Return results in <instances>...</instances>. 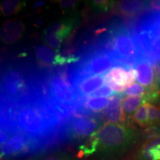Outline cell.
Masks as SVG:
<instances>
[{
    "mask_svg": "<svg viewBox=\"0 0 160 160\" xmlns=\"http://www.w3.org/2000/svg\"><path fill=\"white\" fill-rule=\"evenodd\" d=\"M2 108V129L43 140L57 131L58 112L43 97H31Z\"/></svg>",
    "mask_w": 160,
    "mask_h": 160,
    "instance_id": "1",
    "label": "cell"
},
{
    "mask_svg": "<svg viewBox=\"0 0 160 160\" xmlns=\"http://www.w3.org/2000/svg\"><path fill=\"white\" fill-rule=\"evenodd\" d=\"M97 152L103 159H116L131 151L139 142L140 133L132 123L102 124L96 133Z\"/></svg>",
    "mask_w": 160,
    "mask_h": 160,
    "instance_id": "2",
    "label": "cell"
},
{
    "mask_svg": "<svg viewBox=\"0 0 160 160\" xmlns=\"http://www.w3.org/2000/svg\"><path fill=\"white\" fill-rule=\"evenodd\" d=\"M33 81L27 69L17 64L5 66L2 71V97L17 103L33 97Z\"/></svg>",
    "mask_w": 160,
    "mask_h": 160,
    "instance_id": "3",
    "label": "cell"
},
{
    "mask_svg": "<svg viewBox=\"0 0 160 160\" xmlns=\"http://www.w3.org/2000/svg\"><path fill=\"white\" fill-rule=\"evenodd\" d=\"M133 33L142 57L151 62L160 61V11L144 17Z\"/></svg>",
    "mask_w": 160,
    "mask_h": 160,
    "instance_id": "4",
    "label": "cell"
},
{
    "mask_svg": "<svg viewBox=\"0 0 160 160\" xmlns=\"http://www.w3.org/2000/svg\"><path fill=\"white\" fill-rule=\"evenodd\" d=\"M108 52L119 65L133 67L136 62L142 57L134 33L125 27L115 30L107 41Z\"/></svg>",
    "mask_w": 160,
    "mask_h": 160,
    "instance_id": "5",
    "label": "cell"
},
{
    "mask_svg": "<svg viewBox=\"0 0 160 160\" xmlns=\"http://www.w3.org/2000/svg\"><path fill=\"white\" fill-rule=\"evenodd\" d=\"M67 75L64 71H55L51 73L46 82L50 103L61 115L73 108L79 98Z\"/></svg>",
    "mask_w": 160,
    "mask_h": 160,
    "instance_id": "6",
    "label": "cell"
},
{
    "mask_svg": "<svg viewBox=\"0 0 160 160\" xmlns=\"http://www.w3.org/2000/svg\"><path fill=\"white\" fill-rule=\"evenodd\" d=\"M119 65L117 61L107 51L100 50L91 53L82 62L76 67L72 74L73 82L84 77L104 74L108 72L114 65Z\"/></svg>",
    "mask_w": 160,
    "mask_h": 160,
    "instance_id": "7",
    "label": "cell"
},
{
    "mask_svg": "<svg viewBox=\"0 0 160 160\" xmlns=\"http://www.w3.org/2000/svg\"><path fill=\"white\" fill-rule=\"evenodd\" d=\"M8 139L1 145V159H13L28 156L42 146L41 140L23 132H10Z\"/></svg>",
    "mask_w": 160,
    "mask_h": 160,
    "instance_id": "8",
    "label": "cell"
},
{
    "mask_svg": "<svg viewBox=\"0 0 160 160\" xmlns=\"http://www.w3.org/2000/svg\"><path fill=\"white\" fill-rule=\"evenodd\" d=\"M102 125L99 120L93 117L74 118L70 122L68 134L73 139L87 140L97 133Z\"/></svg>",
    "mask_w": 160,
    "mask_h": 160,
    "instance_id": "9",
    "label": "cell"
},
{
    "mask_svg": "<svg viewBox=\"0 0 160 160\" xmlns=\"http://www.w3.org/2000/svg\"><path fill=\"white\" fill-rule=\"evenodd\" d=\"M132 67L117 65L111 68L104 76L105 83L107 86L117 93H123L131 85L129 69Z\"/></svg>",
    "mask_w": 160,
    "mask_h": 160,
    "instance_id": "10",
    "label": "cell"
},
{
    "mask_svg": "<svg viewBox=\"0 0 160 160\" xmlns=\"http://www.w3.org/2000/svg\"><path fill=\"white\" fill-rule=\"evenodd\" d=\"M129 160H160V138L142 139Z\"/></svg>",
    "mask_w": 160,
    "mask_h": 160,
    "instance_id": "11",
    "label": "cell"
},
{
    "mask_svg": "<svg viewBox=\"0 0 160 160\" xmlns=\"http://www.w3.org/2000/svg\"><path fill=\"white\" fill-rule=\"evenodd\" d=\"M133 68L137 73V81L140 85L147 88L159 87L155 85L154 71L150 60L145 57H141L136 62Z\"/></svg>",
    "mask_w": 160,
    "mask_h": 160,
    "instance_id": "12",
    "label": "cell"
},
{
    "mask_svg": "<svg viewBox=\"0 0 160 160\" xmlns=\"http://www.w3.org/2000/svg\"><path fill=\"white\" fill-rule=\"evenodd\" d=\"M105 119L107 122L113 124L130 123L127 121L123 111V98L120 94H114L109 99V104L105 109Z\"/></svg>",
    "mask_w": 160,
    "mask_h": 160,
    "instance_id": "13",
    "label": "cell"
},
{
    "mask_svg": "<svg viewBox=\"0 0 160 160\" xmlns=\"http://www.w3.org/2000/svg\"><path fill=\"white\" fill-rule=\"evenodd\" d=\"M104 76H93V77H84L73 82L74 88L77 95L81 97H88L93 92L102 87L105 80Z\"/></svg>",
    "mask_w": 160,
    "mask_h": 160,
    "instance_id": "14",
    "label": "cell"
},
{
    "mask_svg": "<svg viewBox=\"0 0 160 160\" xmlns=\"http://www.w3.org/2000/svg\"><path fill=\"white\" fill-rule=\"evenodd\" d=\"M25 25L21 21L8 20L2 24L1 28L2 41L5 44H12L22 37Z\"/></svg>",
    "mask_w": 160,
    "mask_h": 160,
    "instance_id": "15",
    "label": "cell"
},
{
    "mask_svg": "<svg viewBox=\"0 0 160 160\" xmlns=\"http://www.w3.org/2000/svg\"><path fill=\"white\" fill-rule=\"evenodd\" d=\"M34 53L38 62L42 65L51 67L58 66V57L59 53L46 45H38L35 48Z\"/></svg>",
    "mask_w": 160,
    "mask_h": 160,
    "instance_id": "16",
    "label": "cell"
},
{
    "mask_svg": "<svg viewBox=\"0 0 160 160\" xmlns=\"http://www.w3.org/2000/svg\"><path fill=\"white\" fill-rule=\"evenodd\" d=\"M75 21L76 20L73 18L63 19L62 21L51 24L45 31L49 33H55L63 42V40L66 39L69 37L75 24Z\"/></svg>",
    "mask_w": 160,
    "mask_h": 160,
    "instance_id": "17",
    "label": "cell"
},
{
    "mask_svg": "<svg viewBox=\"0 0 160 160\" xmlns=\"http://www.w3.org/2000/svg\"><path fill=\"white\" fill-rule=\"evenodd\" d=\"M149 4L145 1H120L117 3V10L122 15L133 17L145 10Z\"/></svg>",
    "mask_w": 160,
    "mask_h": 160,
    "instance_id": "18",
    "label": "cell"
},
{
    "mask_svg": "<svg viewBox=\"0 0 160 160\" xmlns=\"http://www.w3.org/2000/svg\"><path fill=\"white\" fill-rule=\"evenodd\" d=\"M147 103L145 97H126L123 98V111L125 117L128 122L131 123L136 111L141 105Z\"/></svg>",
    "mask_w": 160,
    "mask_h": 160,
    "instance_id": "19",
    "label": "cell"
},
{
    "mask_svg": "<svg viewBox=\"0 0 160 160\" xmlns=\"http://www.w3.org/2000/svg\"><path fill=\"white\" fill-rule=\"evenodd\" d=\"M25 5V2L19 0H3L1 2L0 11L2 15L5 17L17 14Z\"/></svg>",
    "mask_w": 160,
    "mask_h": 160,
    "instance_id": "20",
    "label": "cell"
},
{
    "mask_svg": "<svg viewBox=\"0 0 160 160\" xmlns=\"http://www.w3.org/2000/svg\"><path fill=\"white\" fill-rule=\"evenodd\" d=\"M109 99L105 97H88L84 102V106L94 112H100L107 108Z\"/></svg>",
    "mask_w": 160,
    "mask_h": 160,
    "instance_id": "21",
    "label": "cell"
},
{
    "mask_svg": "<svg viewBox=\"0 0 160 160\" xmlns=\"http://www.w3.org/2000/svg\"><path fill=\"white\" fill-rule=\"evenodd\" d=\"M148 103H145L140 106L132 118L133 121L136 124H137L139 127L145 128L150 127L148 113Z\"/></svg>",
    "mask_w": 160,
    "mask_h": 160,
    "instance_id": "22",
    "label": "cell"
},
{
    "mask_svg": "<svg viewBox=\"0 0 160 160\" xmlns=\"http://www.w3.org/2000/svg\"><path fill=\"white\" fill-rule=\"evenodd\" d=\"M151 89L152 88H147L140 84L134 83L128 87L124 93L128 97H144V96L148 94Z\"/></svg>",
    "mask_w": 160,
    "mask_h": 160,
    "instance_id": "23",
    "label": "cell"
},
{
    "mask_svg": "<svg viewBox=\"0 0 160 160\" xmlns=\"http://www.w3.org/2000/svg\"><path fill=\"white\" fill-rule=\"evenodd\" d=\"M149 125L155 126L160 124V107L155 106L153 104H148Z\"/></svg>",
    "mask_w": 160,
    "mask_h": 160,
    "instance_id": "24",
    "label": "cell"
},
{
    "mask_svg": "<svg viewBox=\"0 0 160 160\" xmlns=\"http://www.w3.org/2000/svg\"><path fill=\"white\" fill-rule=\"evenodd\" d=\"M45 43L49 46L54 51L59 52V50L61 48V44L62 42L61 39H59V37L55 33H49L45 31Z\"/></svg>",
    "mask_w": 160,
    "mask_h": 160,
    "instance_id": "25",
    "label": "cell"
},
{
    "mask_svg": "<svg viewBox=\"0 0 160 160\" xmlns=\"http://www.w3.org/2000/svg\"><path fill=\"white\" fill-rule=\"evenodd\" d=\"M37 160H77L64 152H53L43 156Z\"/></svg>",
    "mask_w": 160,
    "mask_h": 160,
    "instance_id": "26",
    "label": "cell"
},
{
    "mask_svg": "<svg viewBox=\"0 0 160 160\" xmlns=\"http://www.w3.org/2000/svg\"><path fill=\"white\" fill-rule=\"evenodd\" d=\"M115 2L113 1H103V0H95L91 2V5L93 8L98 10L99 11H107L114 5Z\"/></svg>",
    "mask_w": 160,
    "mask_h": 160,
    "instance_id": "27",
    "label": "cell"
},
{
    "mask_svg": "<svg viewBox=\"0 0 160 160\" xmlns=\"http://www.w3.org/2000/svg\"><path fill=\"white\" fill-rule=\"evenodd\" d=\"M113 93H114V92H113V90L111 88H109L108 86L105 85L102 86L99 89H98L97 91L93 92L88 97H112Z\"/></svg>",
    "mask_w": 160,
    "mask_h": 160,
    "instance_id": "28",
    "label": "cell"
},
{
    "mask_svg": "<svg viewBox=\"0 0 160 160\" xmlns=\"http://www.w3.org/2000/svg\"><path fill=\"white\" fill-rule=\"evenodd\" d=\"M59 6L60 8L64 11H70V10L75 9L76 6L79 2V1H73V0H60L56 2Z\"/></svg>",
    "mask_w": 160,
    "mask_h": 160,
    "instance_id": "29",
    "label": "cell"
}]
</instances>
